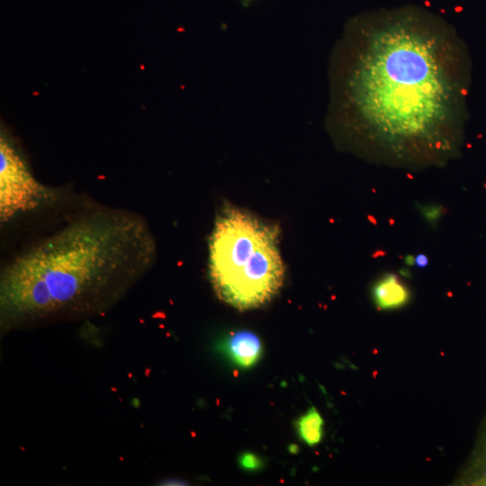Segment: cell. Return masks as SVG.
I'll list each match as a JSON object with an SVG mask.
<instances>
[{
  "mask_svg": "<svg viewBox=\"0 0 486 486\" xmlns=\"http://www.w3.org/2000/svg\"><path fill=\"white\" fill-rule=\"evenodd\" d=\"M338 86V113L378 153L439 162L458 145L467 69L452 28L417 9L362 17L349 32Z\"/></svg>",
  "mask_w": 486,
  "mask_h": 486,
  "instance_id": "cell-1",
  "label": "cell"
},
{
  "mask_svg": "<svg viewBox=\"0 0 486 486\" xmlns=\"http://www.w3.org/2000/svg\"><path fill=\"white\" fill-rule=\"evenodd\" d=\"M156 254L154 235L141 215L90 207L4 266L2 323L99 308L140 279Z\"/></svg>",
  "mask_w": 486,
  "mask_h": 486,
  "instance_id": "cell-2",
  "label": "cell"
},
{
  "mask_svg": "<svg viewBox=\"0 0 486 486\" xmlns=\"http://www.w3.org/2000/svg\"><path fill=\"white\" fill-rule=\"evenodd\" d=\"M277 226L238 207L217 215L209 241V271L217 295L244 310L268 302L284 280Z\"/></svg>",
  "mask_w": 486,
  "mask_h": 486,
  "instance_id": "cell-3",
  "label": "cell"
},
{
  "mask_svg": "<svg viewBox=\"0 0 486 486\" xmlns=\"http://www.w3.org/2000/svg\"><path fill=\"white\" fill-rule=\"evenodd\" d=\"M42 187L33 178L17 149L4 132L0 139V216L5 222L36 207Z\"/></svg>",
  "mask_w": 486,
  "mask_h": 486,
  "instance_id": "cell-4",
  "label": "cell"
},
{
  "mask_svg": "<svg viewBox=\"0 0 486 486\" xmlns=\"http://www.w3.org/2000/svg\"><path fill=\"white\" fill-rule=\"evenodd\" d=\"M373 300L379 310H395L407 304L410 298L408 286L395 274L382 275L372 289Z\"/></svg>",
  "mask_w": 486,
  "mask_h": 486,
  "instance_id": "cell-5",
  "label": "cell"
},
{
  "mask_svg": "<svg viewBox=\"0 0 486 486\" xmlns=\"http://www.w3.org/2000/svg\"><path fill=\"white\" fill-rule=\"evenodd\" d=\"M227 350L232 360L241 367L252 366L261 355V342L248 330L233 333L227 340Z\"/></svg>",
  "mask_w": 486,
  "mask_h": 486,
  "instance_id": "cell-6",
  "label": "cell"
},
{
  "mask_svg": "<svg viewBox=\"0 0 486 486\" xmlns=\"http://www.w3.org/2000/svg\"><path fill=\"white\" fill-rule=\"evenodd\" d=\"M301 439L310 446L319 444L323 434V418L316 410L311 407L300 417L296 423Z\"/></svg>",
  "mask_w": 486,
  "mask_h": 486,
  "instance_id": "cell-7",
  "label": "cell"
},
{
  "mask_svg": "<svg viewBox=\"0 0 486 486\" xmlns=\"http://www.w3.org/2000/svg\"><path fill=\"white\" fill-rule=\"evenodd\" d=\"M418 209L423 218L432 226L436 225L446 212L442 205L434 203L419 205Z\"/></svg>",
  "mask_w": 486,
  "mask_h": 486,
  "instance_id": "cell-8",
  "label": "cell"
},
{
  "mask_svg": "<svg viewBox=\"0 0 486 486\" xmlns=\"http://www.w3.org/2000/svg\"><path fill=\"white\" fill-rule=\"evenodd\" d=\"M240 464L246 469H256L260 465V460L253 454H244L240 458Z\"/></svg>",
  "mask_w": 486,
  "mask_h": 486,
  "instance_id": "cell-9",
  "label": "cell"
},
{
  "mask_svg": "<svg viewBox=\"0 0 486 486\" xmlns=\"http://www.w3.org/2000/svg\"><path fill=\"white\" fill-rule=\"evenodd\" d=\"M428 259L425 255L419 254L415 256V265L417 266L425 267L428 266Z\"/></svg>",
  "mask_w": 486,
  "mask_h": 486,
  "instance_id": "cell-10",
  "label": "cell"
},
{
  "mask_svg": "<svg viewBox=\"0 0 486 486\" xmlns=\"http://www.w3.org/2000/svg\"><path fill=\"white\" fill-rule=\"evenodd\" d=\"M404 262L408 266L415 265V257L413 256H406L404 257Z\"/></svg>",
  "mask_w": 486,
  "mask_h": 486,
  "instance_id": "cell-11",
  "label": "cell"
}]
</instances>
